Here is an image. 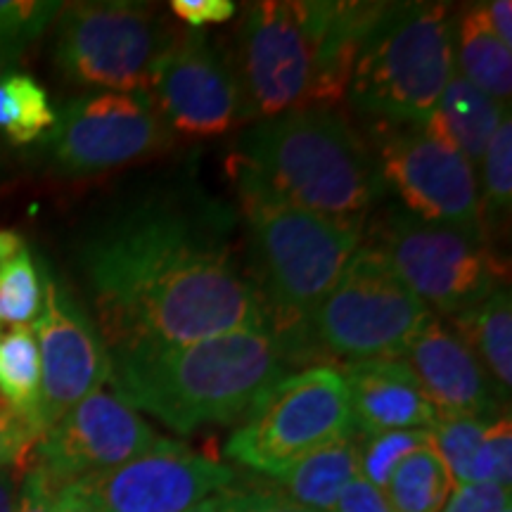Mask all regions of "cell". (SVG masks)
<instances>
[{
  "mask_svg": "<svg viewBox=\"0 0 512 512\" xmlns=\"http://www.w3.org/2000/svg\"><path fill=\"white\" fill-rule=\"evenodd\" d=\"M228 219L202 197H147L86 242L83 271L112 351L273 330L230 247Z\"/></svg>",
  "mask_w": 512,
  "mask_h": 512,
  "instance_id": "1",
  "label": "cell"
},
{
  "mask_svg": "<svg viewBox=\"0 0 512 512\" xmlns=\"http://www.w3.org/2000/svg\"><path fill=\"white\" fill-rule=\"evenodd\" d=\"M380 8L337 0L249 5L228 55L249 121L347 100L358 48Z\"/></svg>",
  "mask_w": 512,
  "mask_h": 512,
  "instance_id": "2",
  "label": "cell"
},
{
  "mask_svg": "<svg viewBox=\"0 0 512 512\" xmlns=\"http://www.w3.org/2000/svg\"><path fill=\"white\" fill-rule=\"evenodd\" d=\"M297 349L275 330L230 332L185 344L114 349L110 382L121 399L178 434L228 425L283 380Z\"/></svg>",
  "mask_w": 512,
  "mask_h": 512,
  "instance_id": "3",
  "label": "cell"
},
{
  "mask_svg": "<svg viewBox=\"0 0 512 512\" xmlns=\"http://www.w3.org/2000/svg\"><path fill=\"white\" fill-rule=\"evenodd\" d=\"M233 164L238 185L337 219L366 221L387 195L373 147L332 107L256 121Z\"/></svg>",
  "mask_w": 512,
  "mask_h": 512,
  "instance_id": "4",
  "label": "cell"
},
{
  "mask_svg": "<svg viewBox=\"0 0 512 512\" xmlns=\"http://www.w3.org/2000/svg\"><path fill=\"white\" fill-rule=\"evenodd\" d=\"M256 266V292L273 330L297 351L309 347V323L344 266L363 245L361 219H337L238 185Z\"/></svg>",
  "mask_w": 512,
  "mask_h": 512,
  "instance_id": "5",
  "label": "cell"
},
{
  "mask_svg": "<svg viewBox=\"0 0 512 512\" xmlns=\"http://www.w3.org/2000/svg\"><path fill=\"white\" fill-rule=\"evenodd\" d=\"M448 3H382L358 48L347 100L380 124H425L453 72Z\"/></svg>",
  "mask_w": 512,
  "mask_h": 512,
  "instance_id": "6",
  "label": "cell"
},
{
  "mask_svg": "<svg viewBox=\"0 0 512 512\" xmlns=\"http://www.w3.org/2000/svg\"><path fill=\"white\" fill-rule=\"evenodd\" d=\"M57 17V69L74 86L100 93H147L178 34L157 5L133 0L69 3Z\"/></svg>",
  "mask_w": 512,
  "mask_h": 512,
  "instance_id": "7",
  "label": "cell"
},
{
  "mask_svg": "<svg viewBox=\"0 0 512 512\" xmlns=\"http://www.w3.org/2000/svg\"><path fill=\"white\" fill-rule=\"evenodd\" d=\"M432 313L375 247L361 245L309 323V342L361 361L401 358Z\"/></svg>",
  "mask_w": 512,
  "mask_h": 512,
  "instance_id": "8",
  "label": "cell"
},
{
  "mask_svg": "<svg viewBox=\"0 0 512 512\" xmlns=\"http://www.w3.org/2000/svg\"><path fill=\"white\" fill-rule=\"evenodd\" d=\"M354 432L347 377L332 366L287 375L259 396L226 444L235 463L278 477L292 463Z\"/></svg>",
  "mask_w": 512,
  "mask_h": 512,
  "instance_id": "9",
  "label": "cell"
},
{
  "mask_svg": "<svg viewBox=\"0 0 512 512\" xmlns=\"http://www.w3.org/2000/svg\"><path fill=\"white\" fill-rule=\"evenodd\" d=\"M368 245L427 309L448 316L470 311L503 285L501 261L482 235L415 219L401 207H389L373 223Z\"/></svg>",
  "mask_w": 512,
  "mask_h": 512,
  "instance_id": "10",
  "label": "cell"
},
{
  "mask_svg": "<svg viewBox=\"0 0 512 512\" xmlns=\"http://www.w3.org/2000/svg\"><path fill=\"white\" fill-rule=\"evenodd\" d=\"M375 159L382 181L415 219L484 238L477 169L425 124H380ZM486 240V238H484Z\"/></svg>",
  "mask_w": 512,
  "mask_h": 512,
  "instance_id": "11",
  "label": "cell"
},
{
  "mask_svg": "<svg viewBox=\"0 0 512 512\" xmlns=\"http://www.w3.org/2000/svg\"><path fill=\"white\" fill-rule=\"evenodd\" d=\"M174 133L147 93H93L69 100L48 133L57 166L95 174L162 155Z\"/></svg>",
  "mask_w": 512,
  "mask_h": 512,
  "instance_id": "12",
  "label": "cell"
},
{
  "mask_svg": "<svg viewBox=\"0 0 512 512\" xmlns=\"http://www.w3.org/2000/svg\"><path fill=\"white\" fill-rule=\"evenodd\" d=\"M147 95L169 131L185 138H219L249 121L230 60L202 29L176 34L155 64Z\"/></svg>",
  "mask_w": 512,
  "mask_h": 512,
  "instance_id": "13",
  "label": "cell"
},
{
  "mask_svg": "<svg viewBox=\"0 0 512 512\" xmlns=\"http://www.w3.org/2000/svg\"><path fill=\"white\" fill-rule=\"evenodd\" d=\"M233 482V467L162 437L143 456L74 484L95 512H188Z\"/></svg>",
  "mask_w": 512,
  "mask_h": 512,
  "instance_id": "14",
  "label": "cell"
},
{
  "mask_svg": "<svg viewBox=\"0 0 512 512\" xmlns=\"http://www.w3.org/2000/svg\"><path fill=\"white\" fill-rule=\"evenodd\" d=\"M159 439L131 403L100 387L36 441L38 467L60 489L143 456Z\"/></svg>",
  "mask_w": 512,
  "mask_h": 512,
  "instance_id": "15",
  "label": "cell"
},
{
  "mask_svg": "<svg viewBox=\"0 0 512 512\" xmlns=\"http://www.w3.org/2000/svg\"><path fill=\"white\" fill-rule=\"evenodd\" d=\"M31 330L41 356V427L46 434L110 380L112 356L93 320L53 278H43L41 313Z\"/></svg>",
  "mask_w": 512,
  "mask_h": 512,
  "instance_id": "16",
  "label": "cell"
},
{
  "mask_svg": "<svg viewBox=\"0 0 512 512\" xmlns=\"http://www.w3.org/2000/svg\"><path fill=\"white\" fill-rule=\"evenodd\" d=\"M401 361L411 368L437 418L489 420L501 408V389L458 332L437 316L422 323Z\"/></svg>",
  "mask_w": 512,
  "mask_h": 512,
  "instance_id": "17",
  "label": "cell"
},
{
  "mask_svg": "<svg viewBox=\"0 0 512 512\" xmlns=\"http://www.w3.org/2000/svg\"><path fill=\"white\" fill-rule=\"evenodd\" d=\"M349 408L363 437L394 430H430L437 411L401 358L347 366Z\"/></svg>",
  "mask_w": 512,
  "mask_h": 512,
  "instance_id": "18",
  "label": "cell"
},
{
  "mask_svg": "<svg viewBox=\"0 0 512 512\" xmlns=\"http://www.w3.org/2000/svg\"><path fill=\"white\" fill-rule=\"evenodd\" d=\"M508 112V105L489 98V95L453 72L444 93L434 107L425 126L453 145L472 166L482 164L486 145L494 138Z\"/></svg>",
  "mask_w": 512,
  "mask_h": 512,
  "instance_id": "19",
  "label": "cell"
},
{
  "mask_svg": "<svg viewBox=\"0 0 512 512\" xmlns=\"http://www.w3.org/2000/svg\"><path fill=\"white\" fill-rule=\"evenodd\" d=\"M358 477L356 430L318 448L273 477L287 498L316 512H332L342 491Z\"/></svg>",
  "mask_w": 512,
  "mask_h": 512,
  "instance_id": "20",
  "label": "cell"
},
{
  "mask_svg": "<svg viewBox=\"0 0 512 512\" xmlns=\"http://www.w3.org/2000/svg\"><path fill=\"white\" fill-rule=\"evenodd\" d=\"M453 67L456 74L489 98L508 105L512 93V53L491 29L486 5H470L456 17Z\"/></svg>",
  "mask_w": 512,
  "mask_h": 512,
  "instance_id": "21",
  "label": "cell"
},
{
  "mask_svg": "<svg viewBox=\"0 0 512 512\" xmlns=\"http://www.w3.org/2000/svg\"><path fill=\"white\" fill-rule=\"evenodd\" d=\"M453 318L460 339L486 366L484 370L501 394L508 396L512 387V302L508 287L498 285L477 306Z\"/></svg>",
  "mask_w": 512,
  "mask_h": 512,
  "instance_id": "22",
  "label": "cell"
},
{
  "mask_svg": "<svg viewBox=\"0 0 512 512\" xmlns=\"http://www.w3.org/2000/svg\"><path fill=\"white\" fill-rule=\"evenodd\" d=\"M0 403L17 415L36 439L41 427V356L31 325L0 330Z\"/></svg>",
  "mask_w": 512,
  "mask_h": 512,
  "instance_id": "23",
  "label": "cell"
},
{
  "mask_svg": "<svg viewBox=\"0 0 512 512\" xmlns=\"http://www.w3.org/2000/svg\"><path fill=\"white\" fill-rule=\"evenodd\" d=\"M43 280L27 240L0 230V328L31 325L41 313Z\"/></svg>",
  "mask_w": 512,
  "mask_h": 512,
  "instance_id": "24",
  "label": "cell"
},
{
  "mask_svg": "<svg viewBox=\"0 0 512 512\" xmlns=\"http://www.w3.org/2000/svg\"><path fill=\"white\" fill-rule=\"evenodd\" d=\"M456 482L432 444L418 448L396 467L384 496L394 512H441Z\"/></svg>",
  "mask_w": 512,
  "mask_h": 512,
  "instance_id": "25",
  "label": "cell"
},
{
  "mask_svg": "<svg viewBox=\"0 0 512 512\" xmlns=\"http://www.w3.org/2000/svg\"><path fill=\"white\" fill-rule=\"evenodd\" d=\"M55 124L46 88L29 74L0 79V131L15 145L41 138Z\"/></svg>",
  "mask_w": 512,
  "mask_h": 512,
  "instance_id": "26",
  "label": "cell"
},
{
  "mask_svg": "<svg viewBox=\"0 0 512 512\" xmlns=\"http://www.w3.org/2000/svg\"><path fill=\"white\" fill-rule=\"evenodd\" d=\"M482 171V219L501 221V216L510 214L512 202V124L510 114H505L501 126L496 128L494 138L486 145V152L479 164ZM484 228V226H482Z\"/></svg>",
  "mask_w": 512,
  "mask_h": 512,
  "instance_id": "27",
  "label": "cell"
},
{
  "mask_svg": "<svg viewBox=\"0 0 512 512\" xmlns=\"http://www.w3.org/2000/svg\"><path fill=\"white\" fill-rule=\"evenodd\" d=\"M427 444H432L430 430H394L363 437V444H358V475L384 491L396 467Z\"/></svg>",
  "mask_w": 512,
  "mask_h": 512,
  "instance_id": "28",
  "label": "cell"
},
{
  "mask_svg": "<svg viewBox=\"0 0 512 512\" xmlns=\"http://www.w3.org/2000/svg\"><path fill=\"white\" fill-rule=\"evenodd\" d=\"M489 420L479 418H437L430 427L432 448L444 460L456 486L470 484V472L482 448Z\"/></svg>",
  "mask_w": 512,
  "mask_h": 512,
  "instance_id": "29",
  "label": "cell"
},
{
  "mask_svg": "<svg viewBox=\"0 0 512 512\" xmlns=\"http://www.w3.org/2000/svg\"><path fill=\"white\" fill-rule=\"evenodd\" d=\"M62 3L41 0H0V48H22L48 29Z\"/></svg>",
  "mask_w": 512,
  "mask_h": 512,
  "instance_id": "30",
  "label": "cell"
},
{
  "mask_svg": "<svg viewBox=\"0 0 512 512\" xmlns=\"http://www.w3.org/2000/svg\"><path fill=\"white\" fill-rule=\"evenodd\" d=\"M498 484L510 489L512 482V422L510 415H498L486 427L482 448L470 472V484Z\"/></svg>",
  "mask_w": 512,
  "mask_h": 512,
  "instance_id": "31",
  "label": "cell"
},
{
  "mask_svg": "<svg viewBox=\"0 0 512 512\" xmlns=\"http://www.w3.org/2000/svg\"><path fill=\"white\" fill-rule=\"evenodd\" d=\"M216 512H316L287 498L278 486H226L211 496Z\"/></svg>",
  "mask_w": 512,
  "mask_h": 512,
  "instance_id": "32",
  "label": "cell"
},
{
  "mask_svg": "<svg viewBox=\"0 0 512 512\" xmlns=\"http://www.w3.org/2000/svg\"><path fill=\"white\" fill-rule=\"evenodd\" d=\"M505 508H510V489L482 482L456 486L441 512H503Z\"/></svg>",
  "mask_w": 512,
  "mask_h": 512,
  "instance_id": "33",
  "label": "cell"
},
{
  "mask_svg": "<svg viewBox=\"0 0 512 512\" xmlns=\"http://www.w3.org/2000/svg\"><path fill=\"white\" fill-rule=\"evenodd\" d=\"M36 441V434L17 415L0 406V467L17 465Z\"/></svg>",
  "mask_w": 512,
  "mask_h": 512,
  "instance_id": "34",
  "label": "cell"
},
{
  "mask_svg": "<svg viewBox=\"0 0 512 512\" xmlns=\"http://www.w3.org/2000/svg\"><path fill=\"white\" fill-rule=\"evenodd\" d=\"M235 10L233 0H171V12L192 29L228 22Z\"/></svg>",
  "mask_w": 512,
  "mask_h": 512,
  "instance_id": "35",
  "label": "cell"
},
{
  "mask_svg": "<svg viewBox=\"0 0 512 512\" xmlns=\"http://www.w3.org/2000/svg\"><path fill=\"white\" fill-rule=\"evenodd\" d=\"M332 512H394L389 505L384 491L375 489L373 484L366 482L358 475L347 489L342 491L339 501Z\"/></svg>",
  "mask_w": 512,
  "mask_h": 512,
  "instance_id": "36",
  "label": "cell"
},
{
  "mask_svg": "<svg viewBox=\"0 0 512 512\" xmlns=\"http://www.w3.org/2000/svg\"><path fill=\"white\" fill-rule=\"evenodd\" d=\"M53 498V484L48 482L41 467L36 465L34 470L27 472L22 486H19L17 512H53Z\"/></svg>",
  "mask_w": 512,
  "mask_h": 512,
  "instance_id": "37",
  "label": "cell"
},
{
  "mask_svg": "<svg viewBox=\"0 0 512 512\" xmlns=\"http://www.w3.org/2000/svg\"><path fill=\"white\" fill-rule=\"evenodd\" d=\"M486 15H489L491 29L501 38L505 48L512 46V3L510 0H494L486 3Z\"/></svg>",
  "mask_w": 512,
  "mask_h": 512,
  "instance_id": "38",
  "label": "cell"
},
{
  "mask_svg": "<svg viewBox=\"0 0 512 512\" xmlns=\"http://www.w3.org/2000/svg\"><path fill=\"white\" fill-rule=\"evenodd\" d=\"M53 512H95V508L83 498L76 484H64L55 489Z\"/></svg>",
  "mask_w": 512,
  "mask_h": 512,
  "instance_id": "39",
  "label": "cell"
},
{
  "mask_svg": "<svg viewBox=\"0 0 512 512\" xmlns=\"http://www.w3.org/2000/svg\"><path fill=\"white\" fill-rule=\"evenodd\" d=\"M19 486L10 467H0V512H17Z\"/></svg>",
  "mask_w": 512,
  "mask_h": 512,
  "instance_id": "40",
  "label": "cell"
},
{
  "mask_svg": "<svg viewBox=\"0 0 512 512\" xmlns=\"http://www.w3.org/2000/svg\"><path fill=\"white\" fill-rule=\"evenodd\" d=\"M188 512H216V508H214V501H211V498H207V501L197 503L195 508H190Z\"/></svg>",
  "mask_w": 512,
  "mask_h": 512,
  "instance_id": "41",
  "label": "cell"
},
{
  "mask_svg": "<svg viewBox=\"0 0 512 512\" xmlns=\"http://www.w3.org/2000/svg\"><path fill=\"white\" fill-rule=\"evenodd\" d=\"M503 512H512V508H505V510H503Z\"/></svg>",
  "mask_w": 512,
  "mask_h": 512,
  "instance_id": "42",
  "label": "cell"
},
{
  "mask_svg": "<svg viewBox=\"0 0 512 512\" xmlns=\"http://www.w3.org/2000/svg\"><path fill=\"white\" fill-rule=\"evenodd\" d=\"M0 406H3V403H0ZM3 408H5V406H3Z\"/></svg>",
  "mask_w": 512,
  "mask_h": 512,
  "instance_id": "43",
  "label": "cell"
}]
</instances>
